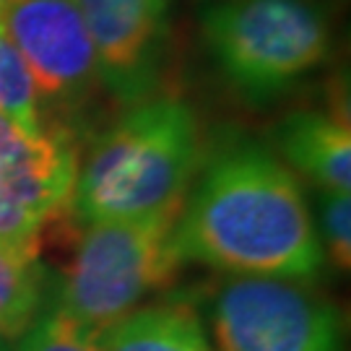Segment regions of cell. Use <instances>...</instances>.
<instances>
[{"label":"cell","instance_id":"1","mask_svg":"<svg viewBox=\"0 0 351 351\" xmlns=\"http://www.w3.org/2000/svg\"><path fill=\"white\" fill-rule=\"evenodd\" d=\"M177 250L232 276H317L326 252L297 177L276 154L239 143L219 154L177 213Z\"/></svg>","mask_w":351,"mask_h":351},{"label":"cell","instance_id":"2","mask_svg":"<svg viewBox=\"0 0 351 351\" xmlns=\"http://www.w3.org/2000/svg\"><path fill=\"white\" fill-rule=\"evenodd\" d=\"M201 156V125L188 101L143 99L128 107L75 169L68 208L81 224L180 211Z\"/></svg>","mask_w":351,"mask_h":351},{"label":"cell","instance_id":"3","mask_svg":"<svg viewBox=\"0 0 351 351\" xmlns=\"http://www.w3.org/2000/svg\"><path fill=\"white\" fill-rule=\"evenodd\" d=\"M177 213L84 224L55 307L88 336L138 310L185 263L177 250Z\"/></svg>","mask_w":351,"mask_h":351},{"label":"cell","instance_id":"4","mask_svg":"<svg viewBox=\"0 0 351 351\" xmlns=\"http://www.w3.org/2000/svg\"><path fill=\"white\" fill-rule=\"evenodd\" d=\"M203 39L229 86L268 101L326 60L330 24L317 0H211Z\"/></svg>","mask_w":351,"mask_h":351},{"label":"cell","instance_id":"5","mask_svg":"<svg viewBox=\"0 0 351 351\" xmlns=\"http://www.w3.org/2000/svg\"><path fill=\"white\" fill-rule=\"evenodd\" d=\"M208 315L216 351H343L339 307L302 278H226Z\"/></svg>","mask_w":351,"mask_h":351},{"label":"cell","instance_id":"6","mask_svg":"<svg viewBox=\"0 0 351 351\" xmlns=\"http://www.w3.org/2000/svg\"><path fill=\"white\" fill-rule=\"evenodd\" d=\"M75 169L63 130H26L0 112V242L39 247L45 226L68 208Z\"/></svg>","mask_w":351,"mask_h":351},{"label":"cell","instance_id":"7","mask_svg":"<svg viewBox=\"0 0 351 351\" xmlns=\"http://www.w3.org/2000/svg\"><path fill=\"white\" fill-rule=\"evenodd\" d=\"M99 81L128 107L151 99L162 81L175 0H75Z\"/></svg>","mask_w":351,"mask_h":351},{"label":"cell","instance_id":"8","mask_svg":"<svg viewBox=\"0 0 351 351\" xmlns=\"http://www.w3.org/2000/svg\"><path fill=\"white\" fill-rule=\"evenodd\" d=\"M0 24L21 52L42 101L75 107L99 84L94 47L75 0H8Z\"/></svg>","mask_w":351,"mask_h":351},{"label":"cell","instance_id":"9","mask_svg":"<svg viewBox=\"0 0 351 351\" xmlns=\"http://www.w3.org/2000/svg\"><path fill=\"white\" fill-rule=\"evenodd\" d=\"M278 159L317 193L351 190V130L339 114L294 112L276 128Z\"/></svg>","mask_w":351,"mask_h":351},{"label":"cell","instance_id":"10","mask_svg":"<svg viewBox=\"0 0 351 351\" xmlns=\"http://www.w3.org/2000/svg\"><path fill=\"white\" fill-rule=\"evenodd\" d=\"M97 351H213L190 304L138 307L94 336Z\"/></svg>","mask_w":351,"mask_h":351},{"label":"cell","instance_id":"11","mask_svg":"<svg viewBox=\"0 0 351 351\" xmlns=\"http://www.w3.org/2000/svg\"><path fill=\"white\" fill-rule=\"evenodd\" d=\"M47 307V274L34 245L0 242V341L21 339Z\"/></svg>","mask_w":351,"mask_h":351},{"label":"cell","instance_id":"12","mask_svg":"<svg viewBox=\"0 0 351 351\" xmlns=\"http://www.w3.org/2000/svg\"><path fill=\"white\" fill-rule=\"evenodd\" d=\"M0 112L26 130H47L42 120V97L19 47L0 24Z\"/></svg>","mask_w":351,"mask_h":351},{"label":"cell","instance_id":"13","mask_svg":"<svg viewBox=\"0 0 351 351\" xmlns=\"http://www.w3.org/2000/svg\"><path fill=\"white\" fill-rule=\"evenodd\" d=\"M16 341L19 343L13 351H97L94 336H88L84 328L65 317L55 307V302L47 304L29 330Z\"/></svg>","mask_w":351,"mask_h":351},{"label":"cell","instance_id":"14","mask_svg":"<svg viewBox=\"0 0 351 351\" xmlns=\"http://www.w3.org/2000/svg\"><path fill=\"white\" fill-rule=\"evenodd\" d=\"M317 224L323 252L333 258L341 271L351 263V193H317Z\"/></svg>","mask_w":351,"mask_h":351},{"label":"cell","instance_id":"15","mask_svg":"<svg viewBox=\"0 0 351 351\" xmlns=\"http://www.w3.org/2000/svg\"><path fill=\"white\" fill-rule=\"evenodd\" d=\"M5 5H8V0H0V11H3V8H5Z\"/></svg>","mask_w":351,"mask_h":351},{"label":"cell","instance_id":"16","mask_svg":"<svg viewBox=\"0 0 351 351\" xmlns=\"http://www.w3.org/2000/svg\"><path fill=\"white\" fill-rule=\"evenodd\" d=\"M0 351H8L5 349V341H0Z\"/></svg>","mask_w":351,"mask_h":351}]
</instances>
